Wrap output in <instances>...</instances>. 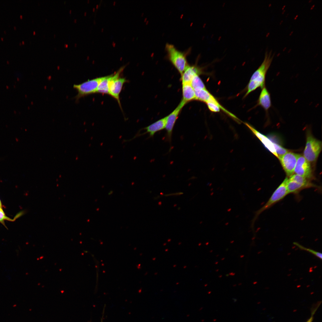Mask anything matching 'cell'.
<instances>
[{
    "label": "cell",
    "instance_id": "6da1fadb",
    "mask_svg": "<svg viewBox=\"0 0 322 322\" xmlns=\"http://www.w3.org/2000/svg\"><path fill=\"white\" fill-rule=\"evenodd\" d=\"M273 58L271 53H266L262 63L250 78L244 97L257 88L260 87L262 89L265 86L266 75L271 65Z\"/></svg>",
    "mask_w": 322,
    "mask_h": 322
},
{
    "label": "cell",
    "instance_id": "7a4b0ae2",
    "mask_svg": "<svg viewBox=\"0 0 322 322\" xmlns=\"http://www.w3.org/2000/svg\"><path fill=\"white\" fill-rule=\"evenodd\" d=\"M165 49L168 59L182 75L188 66L187 53L178 50L174 45L168 43L165 45Z\"/></svg>",
    "mask_w": 322,
    "mask_h": 322
},
{
    "label": "cell",
    "instance_id": "3957f363",
    "mask_svg": "<svg viewBox=\"0 0 322 322\" xmlns=\"http://www.w3.org/2000/svg\"><path fill=\"white\" fill-rule=\"evenodd\" d=\"M287 179V177L286 178L276 189L265 204L256 212L252 221V227H253L255 221L261 213L283 199L289 194L286 186Z\"/></svg>",
    "mask_w": 322,
    "mask_h": 322
},
{
    "label": "cell",
    "instance_id": "277c9868",
    "mask_svg": "<svg viewBox=\"0 0 322 322\" xmlns=\"http://www.w3.org/2000/svg\"><path fill=\"white\" fill-rule=\"evenodd\" d=\"M125 66L121 67L117 72L112 74L110 77L108 83L109 95L117 101L120 108L122 109L120 99V94L123 86L127 80L124 78L120 77V75L124 69Z\"/></svg>",
    "mask_w": 322,
    "mask_h": 322
},
{
    "label": "cell",
    "instance_id": "5b68a950",
    "mask_svg": "<svg viewBox=\"0 0 322 322\" xmlns=\"http://www.w3.org/2000/svg\"><path fill=\"white\" fill-rule=\"evenodd\" d=\"M321 143L310 133L307 134L303 156L310 163L314 162L321 150Z\"/></svg>",
    "mask_w": 322,
    "mask_h": 322
},
{
    "label": "cell",
    "instance_id": "8992f818",
    "mask_svg": "<svg viewBox=\"0 0 322 322\" xmlns=\"http://www.w3.org/2000/svg\"><path fill=\"white\" fill-rule=\"evenodd\" d=\"M286 186L288 193H297L304 189L316 187L309 180L295 174L287 177Z\"/></svg>",
    "mask_w": 322,
    "mask_h": 322
},
{
    "label": "cell",
    "instance_id": "52a82bcc",
    "mask_svg": "<svg viewBox=\"0 0 322 322\" xmlns=\"http://www.w3.org/2000/svg\"><path fill=\"white\" fill-rule=\"evenodd\" d=\"M103 77L97 78L88 80L79 84L74 85L73 87L78 92L75 97L76 101H78L80 98L86 96L96 93L99 84Z\"/></svg>",
    "mask_w": 322,
    "mask_h": 322
},
{
    "label": "cell",
    "instance_id": "ba28073f",
    "mask_svg": "<svg viewBox=\"0 0 322 322\" xmlns=\"http://www.w3.org/2000/svg\"><path fill=\"white\" fill-rule=\"evenodd\" d=\"M299 154L288 152L279 156L278 158L287 175L290 177L293 174L298 158Z\"/></svg>",
    "mask_w": 322,
    "mask_h": 322
},
{
    "label": "cell",
    "instance_id": "9c48e42d",
    "mask_svg": "<svg viewBox=\"0 0 322 322\" xmlns=\"http://www.w3.org/2000/svg\"><path fill=\"white\" fill-rule=\"evenodd\" d=\"M294 173L308 180L313 177L310 163L302 155H299L295 168Z\"/></svg>",
    "mask_w": 322,
    "mask_h": 322
},
{
    "label": "cell",
    "instance_id": "30bf717a",
    "mask_svg": "<svg viewBox=\"0 0 322 322\" xmlns=\"http://www.w3.org/2000/svg\"><path fill=\"white\" fill-rule=\"evenodd\" d=\"M186 103L182 100L176 108L169 115L166 116L165 129L167 132L168 140L170 142L171 140L173 130L180 112Z\"/></svg>",
    "mask_w": 322,
    "mask_h": 322
},
{
    "label": "cell",
    "instance_id": "8fae6325",
    "mask_svg": "<svg viewBox=\"0 0 322 322\" xmlns=\"http://www.w3.org/2000/svg\"><path fill=\"white\" fill-rule=\"evenodd\" d=\"M166 120V117L158 120L143 128V129L146 130L145 132L142 134H137L131 139L125 140V142L131 141L137 137L147 133L149 134L150 137H153L156 132L165 128Z\"/></svg>",
    "mask_w": 322,
    "mask_h": 322
},
{
    "label": "cell",
    "instance_id": "7c38bea8",
    "mask_svg": "<svg viewBox=\"0 0 322 322\" xmlns=\"http://www.w3.org/2000/svg\"><path fill=\"white\" fill-rule=\"evenodd\" d=\"M244 123L253 134L260 140L265 147L278 158V156L276 152L273 142H271L267 137L258 132L248 123L246 122Z\"/></svg>",
    "mask_w": 322,
    "mask_h": 322
},
{
    "label": "cell",
    "instance_id": "4fadbf2b",
    "mask_svg": "<svg viewBox=\"0 0 322 322\" xmlns=\"http://www.w3.org/2000/svg\"><path fill=\"white\" fill-rule=\"evenodd\" d=\"M258 106L261 107L268 115L269 110L272 106L270 94L265 86L262 88L257 102Z\"/></svg>",
    "mask_w": 322,
    "mask_h": 322
},
{
    "label": "cell",
    "instance_id": "5bb4252c",
    "mask_svg": "<svg viewBox=\"0 0 322 322\" xmlns=\"http://www.w3.org/2000/svg\"><path fill=\"white\" fill-rule=\"evenodd\" d=\"M201 69L196 65L188 66L182 74L181 80L183 83H191L193 78L201 73Z\"/></svg>",
    "mask_w": 322,
    "mask_h": 322
},
{
    "label": "cell",
    "instance_id": "9a60e30c",
    "mask_svg": "<svg viewBox=\"0 0 322 322\" xmlns=\"http://www.w3.org/2000/svg\"><path fill=\"white\" fill-rule=\"evenodd\" d=\"M183 98L182 100L186 103L196 99L195 92L191 83H182Z\"/></svg>",
    "mask_w": 322,
    "mask_h": 322
},
{
    "label": "cell",
    "instance_id": "2e32d148",
    "mask_svg": "<svg viewBox=\"0 0 322 322\" xmlns=\"http://www.w3.org/2000/svg\"><path fill=\"white\" fill-rule=\"evenodd\" d=\"M112 75V74L104 77L99 84L96 93L109 95L108 83Z\"/></svg>",
    "mask_w": 322,
    "mask_h": 322
},
{
    "label": "cell",
    "instance_id": "e0dca14e",
    "mask_svg": "<svg viewBox=\"0 0 322 322\" xmlns=\"http://www.w3.org/2000/svg\"><path fill=\"white\" fill-rule=\"evenodd\" d=\"M196 100L206 103L212 95L206 89L195 91Z\"/></svg>",
    "mask_w": 322,
    "mask_h": 322
},
{
    "label": "cell",
    "instance_id": "ac0fdd59",
    "mask_svg": "<svg viewBox=\"0 0 322 322\" xmlns=\"http://www.w3.org/2000/svg\"><path fill=\"white\" fill-rule=\"evenodd\" d=\"M191 84L195 91L206 89L205 86L199 75H196L192 79Z\"/></svg>",
    "mask_w": 322,
    "mask_h": 322
},
{
    "label": "cell",
    "instance_id": "d6986e66",
    "mask_svg": "<svg viewBox=\"0 0 322 322\" xmlns=\"http://www.w3.org/2000/svg\"><path fill=\"white\" fill-rule=\"evenodd\" d=\"M23 213V212L17 214L13 219L8 217L6 216L3 210L2 204L0 200V223L3 224L5 227H6L5 225L4 221L7 220L11 222L14 221L19 217L22 215Z\"/></svg>",
    "mask_w": 322,
    "mask_h": 322
},
{
    "label": "cell",
    "instance_id": "ffe728a7",
    "mask_svg": "<svg viewBox=\"0 0 322 322\" xmlns=\"http://www.w3.org/2000/svg\"><path fill=\"white\" fill-rule=\"evenodd\" d=\"M293 244L294 245H296L301 249L307 251L308 252L312 253L313 254L315 255V256L318 257V258H321V259H322V253H321L311 249L307 248L304 247L302 246V245H300L299 243L296 242H294L293 243Z\"/></svg>",
    "mask_w": 322,
    "mask_h": 322
},
{
    "label": "cell",
    "instance_id": "44dd1931",
    "mask_svg": "<svg viewBox=\"0 0 322 322\" xmlns=\"http://www.w3.org/2000/svg\"><path fill=\"white\" fill-rule=\"evenodd\" d=\"M273 143L276 152L278 157L283 155L289 151L288 150L281 145L274 143Z\"/></svg>",
    "mask_w": 322,
    "mask_h": 322
},
{
    "label": "cell",
    "instance_id": "7402d4cb",
    "mask_svg": "<svg viewBox=\"0 0 322 322\" xmlns=\"http://www.w3.org/2000/svg\"><path fill=\"white\" fill-rule=\"evenodd\" d=\"M319 304L317 305V306L315 308L312 312V314L310 317L308 319V320L306 322H312L313 318V315L314 313H315L316 310H317L319 306Z\"/></svg>",
    "mask_w": 322,
    "mask_h": 322
},
{
    "label": "cell",
    "instance_id": "603a6c76",
    "mask_svg": "<svg viewBox=\"0 0 322 322\" xmlns=\"http://www.w3.org/2000/svg\"><path fill=\"white\" fill-rule=\"evenodd\" d=\"M182 193H182V192H178V193H170V194H166V195H165V196H171L172 195L173 196H174V195H181Z\"/></svg>",
    "mask_w": 322,
    "mask_h": 322
}]
</instances>
